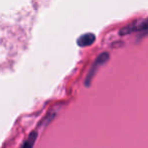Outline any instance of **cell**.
<instances>
[{
    "instance_id": "2",
    "label": "cell",
    "mask_w": 148,
    "mask_h": 148,
    "mask_svg": "<svg viewBox=\"0 0 148 148\" xmlns=\"http://www.w3.org/2000/svg\"><path fill=\"white\" fill-rule=\"evenodd\" d=\"M94 41H95V35L91 32H87L79 36L77 42L80 47H88V45H91Z\"/></svg>"
},
{
    "instance_id": "1",
    "label": "cell",
    "mask_w": 148,
    "mask_h": 148,
    "mask_svg": "<svg viewBox=\"0 0 148 148\" xmlns=\"http://www.w3.org/2000/svg\"><path fill=\"white\" fill-rule=\"evenodd\" d=\"M108 59H109V56H108V53H102L101 56H99V57H98V59L96 60L95 62H94V66H93V68H92L91 72L89 73L88 77H87V79H86V85L90 84L92 78H93V76L95 75L96 71H97V69L99 68V66H102L103 64H105V62L108 60Z\"/></svg>"
},
{
    "instance_id": "3",
    "label": "cell",
    "mask_w": 148,
    "mask_h": 148,
    "mask_svg": "<svg viewBox=\"0 0 148 148\" xmlns=\"http://www.w3.org/2000/svg\"><path fill=\"white\" fill-rule=\"evenodd\" d=\"M35 138H36V133H35V132H32V133L30 134V136L28 137L27 141H26V142L23 144V146H22V148H32L33 143H34V141H35Z\"/></svg>"
}]
</instances>
